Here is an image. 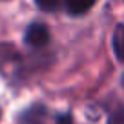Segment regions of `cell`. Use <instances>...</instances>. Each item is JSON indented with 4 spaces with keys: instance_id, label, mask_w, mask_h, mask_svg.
Listing matches in <instances>:
<instances>
[{
    "instance_id": "1",
    "label": "cell",
    "mask_w": 124,
    "mask_h": 124,
    "mask_svg": "<svg viewBox=\"0 0 124 124\" xmlns=\"http://www.w3.org/2000/svg\"><path fill=\"white\" fill-rule=\"evenodd\" d=\"M24 39H26V42L31 47H44L49 42V29L42 22H33L26 29V37Z\"/></svg>"
},
{
    "instance_id": "2",
    "label": "cell",
    "mask_w": 124,
    "mask_h": 124,
    "mask_svg": "<svg viewBox=\"0 0 124 124\" xmlns=\"http://www.w3.org/2000/svg\"><path fill=\"white\" fill-rule=\"evenodd\" d=\"M97 0H66V8L71 15H82L95 6Z\"/></svg>"
},
{
    "instance_id": "3",
    "label": "cell",
    "mask_w": 124,
    "mask_h": 124,
    "mask_svg": "<svg viewBox=\"0 0 124 124\" xmlns=\"http://www.w3.org/2000/svg\"><path fill=\"white\" fill-rule=\"evenodd\" d=\"M113 51H115L117 58L124 64V26H117L113 31Z\"/></svg>"
},
{
    "instance_id": "4",
    "label": "cell",
    "mask_w": 124,
    "mask_h": 124,
    "mask_svg": "<svg viewBox=\"0 0 124 124\" xmlns=\"http://www.w3.org/2000/svg\"><path fill=\"white\" fill-rule=\"evenodd\" d=\"M42 11H55L60 8V0H35Z\"/></svg>"
},
{
    "instance_id": "5",
    "label": "cell",
    "mask_w": 124,
    "mask_h": 124,
    "mask_svg": "<svg viewBox=\"0 0 124 124\" xmlns=\"http://www.w3.org/2000/svg\"><path fill=\"white\" fill-rule=\"evenodd\" d=\"M109 124H124V109H117L109 117Z\"/></svg>"
},
{
    "instance_id": "6",
    "label": "cell",
    "mask_w": 124,
    "mask_h": 124,
    "mask_svg": "<svg viewBox=\"0 0 124 124\" xmlns=\"http://www.w3.org/2000/svg\"><path fill=\"white\" fill-rule=\"evenodd\" d=\"M57 124H71V115H68V113H64V115L58 117Z\"/></svg>"
}]
</instances>
